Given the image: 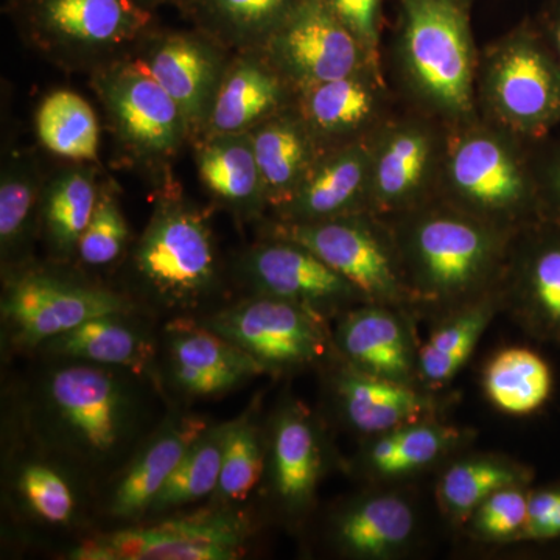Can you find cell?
<instances>
[{
  "label": "cell",
  "instance_id": "6da1fadb",
  "mask_svg": "<svg viewBox=\"0 0 560 560\" xmlns=\"http://www.w3.org/2000/svg\"><path fill=\"white\" fill-rule=\"evenodd\" d=\"M401 69L431 113L467 125L475 113L477 54L467 0H400Z\"/></svg>",
  "mask_w": 560,
  "mask_h": 560
},
{
  "label": "cell",
  "instance_id": "7a4b0ae2",
  "mask_svg": "<svg viewBox=\"0 0 560 560\" xmlns=\"http://www.w3.org/2000/svg\"><path fill=\"white\" fill-rule=\"evenodd\" d=\"M486 108L514 138L540 140L560 125V61L544 35L521 28L482 62Z\"/></svg>",
  "mask_w": 560,
  "mask_h": 560
},
{
  "label": "cell",
  "instance_id": "3957f363",
  "mask_svg": "<svg viewBox=\"0 0 560 560\" xmlns=\"http://www.w3.org/2000/svg\"><path fill=\"white\" fill-rule=\"evenodd\" d=\"M444 178L456 200L485 215H522L539 209L530 162L506 135L460 127L448 139Z\"/></svg>",
  "mask_w": 560,
  "mask_h": 560
},
{
  "label": "cell",
  "instance_id": "277c9868",
  "mask_svg": "<svg viewBox=\"0 0 560 560\" xmlns=\"http://www.w3.org/2000/svg\"><path fill=\"white\" fill-rule=\"evenodd\" d=\"M140 278L168 302H191L213 285L217 257L206 217L179 201L154 210L136 249Z\"/></svg>",
  "mask_w": 560,
  "mask_h": 560
},
{
  "label": "cell",
  "instance_id": "5b68a950",
  "mask_svg": "<svg viewBox=\"0 0 560 560\" xmlns=\"http://www.w3.org/2000/svg\"><path fill=\"white\" fill-rule=\"evenodd\" d=\"M248 525L230 511H208L117 530L84 541L70 558L79 560H234L245 552Z\"/></svg>",
  "mask_w": 560,
  "mask_h": 560
},
{
  "label": "cell",
  "instance_id": "8992f818",
  "mask_svg": "<svg viewBox=\"0 0 560 560\" xmlns=\"http://www.w3.org/2000/svg\"><path fill=\"white\" fill-rule=\"evenodd\" d=\"M18 13L40 47L73 58L119 50L153 21L138 0H20Z\"/></svg>",
  "mask_w": 560,
  "mask_h": 560
},
{
  "label": "cell",
  "instance_id": "52a82bcc",
  "mask_svg": "<svg viewBox=\"0 0 560 560\" xmlns=\"http://www.w3.org/2000/svg\"><path fill=\"white\" fill-rule=\"evenodd\" d=\"M261 50H267L268 62L296 90L366 70L377 75L359 39L327 0H301Z\"/></svg>",
  "mask_w": 560,
  "mask_h": 560
},
{
  "label": "cell",
  "instance_id": "ba28073f",
  "mask_svg": "<svg viewBox=\"0 0 560 560\" xmlns=\"http://www.w3.org/2000/svg\"><path fill=\"white\" fill-rule=\"evenodd\" d=\"M499 254L495 234L456 212H430L412 224L408 257L420 291L447 298L477 285Z\"/></svg>",
  "mask_w": 560,
  "mask_h": 560
},
{
  "label": "cell",
  "instance_id": "9c48e42d",
  "mask_svg": "<svg viewBox=\"0 0 560 560\" xmlns=\"http://www.w3.org/2000/svg\"><path fill=\"white\" fill-rule=\"evenodd\" d=\"M119 138L143 158H168L190 135L189 124L143 61L110 66L95 79Z\"/></svg>",
  "mask_w": 560,
  "mask_h": 560
},
{
  "label": "cell",
  "instance_id": "30bf717a",
  "mask_svg": "<svg viewBox=\"0 0 560 560\" xmlns=\"http://www.w3.org/2000/svg\"><path fill=\"white\" fill-rule=\"evenodd\" d=\"M47 399L58 427L92 458L116 451L130 430V394L109 372L81 364L55 372Z\"/></svg>",
  "mask_w": 560,
  "mask_h": 560
},
{
  "label": "cell",
  "instance_id": "8fae6325",
  "mask_svg": "<svg viewBox=\"0 0 560 560\" xmlns=\"http://www.w3.org/2000/svg\"><path fill=\"white\" fill-rule=\"evenodd\" d=\"M209 329L234 342L265 368L308 363L324 350L318 313L280 298L242 302L217 315Z\"/></svg>",
  "mask_w": 560,
  "mask_h": 560
},
{
  "label": "cell",
  "instance_id": "7c38bea8",
  "mask_svg": "<svg viewBox=\"0 0 560 560\" xmlns=\"http://www.w3.org/2000/svg\"><path fill=\"white\" fill-rule=\"evenodd\" d=\"M128 308L127 302L108 290L47 275L22 276L11 283L2 304L3 318L21 342L32 346L60 337L86 320L124 315Z\"/></svg>",
  "mask_w": 560,
  "mask_h": 560
},
{
  "label": "cell",
  "instance_id": "4fadbf2b",
  "mask_svg": "<svg viewBox=\"0 0 560 560\" xmlns=\"http://www.w3.org/2000/svg\"><path fill=\"white\" fill-rule=\"evenodd\" d=\"M279 235L312 250L370 300H399L400 280L393 257L363 221L345 215L311 223H289L279 228Z\"/></svg>",
  "mask_w": 560,
  "mask_h": 560
},
{
  "label": "cell",
  "instance_id": "5bb4252c",
  "mask_svg": "<svg viewBox=\"0 0 560 560\" xmlns=\"http://www.w3.org/2000/svg\"><path fill=\"white\" fill-rule=\"evenodd\" d=\"M143 62L178 103L190 135L206 127L224 73L215 44L205 36L173 33L154 40Z\"/></svg>",
  "mask_w": 560,
  "mask_h": 560
},
{
  "label": "cell",
  "instance_id": "9a60e30c",
  "mask_svg": "<svg viewBox=\"0 0 560 560\" xmlns=\"http://www.w3.org/2000/svg\"><path fill=\"white\" fill-rule=\"evenodd\" d=\"M246 272L264 296L298 302L316 311L349 300L355 287L300 243L257 246L245 261Z\"/></svg>",
  "mask_w": 560,
  "mask_h": 560
},
{
  "label": "cell",
  "instance_id": "2e32d148",
  "mask_svg": "<svg viewBox=\"0 0 560 560\" xmlns=\"http://www.w3.org/2000/svg\"><path fill=\"white\" fill-rule=\"evenodd\" d=\"M372 145L346 143L318 160L282 210L289 223L352 215L370 198Z\"/></svg>",
  "mask_w": 560,
  "mask_h": 560
},
{
  "label": "cell",
  "instance_id": "e0dca14e",
  "mask_svg": "<svg viewBox=\"0 0 560 560\" xmlns=\"http://www.w3.org/2000/svg\"><path fill=\"white\" fill-rule=\"evenodd\" d=\"M440 147L433 132L418 121L396 125L372 145L370 200L378 209L410 205L436 168Z\"/></svg>",
  "mask_w": 560,
  "mask_h": 560
},
{
  "label": "cell",
  "instance_id": "ac0fdd59",
  "mask_svg": "<svg viewBox=\"0 0 560 560\" xmlns=\"http://www.w3.org/2000/svg\"><path fill=\"white\" fill-rule=\"evenodd\" d=\"M173 377L191 396H217L265 370L260 361L205 327L176 324L171 329Z\"/></svg>",
  "mask_w": 560,
  "mask_h": 560
},
{
  "label": "cell",
  "instance_id": "d6986e66",
  "mask_svg": "<svg viewBox=\"0 0 560 560\" xmlns=\"http://www.w3.org/2000/svg\"><path fill=\"white\" fill-rule=\"evenodd\" d=\"M287 80L270 62L241 58L224 69L210 109L209 136L249 132L282 109Z\"/></svg>",
  "mask_w": 560,
  "mask_h": 560
},
{
  "label": "cell",
  "instance_id": "ffe728a7",
  "mask_svg": "<svg viewBox=\"0 0 560 560\" xmlns=\"http://www.w3.org/2000/svg\"><path fill=\"white\" fill-rule=\"evenodd\" d=\"M298 91V114L318 142L359 135L381 114L382 80L370 70Z\"/></svg>",
  "mask_w": 560,
  "mask_h": 560
},
{
  "label": "cell",
  "instance_id": "44dd1931",
  "mask_svg": "<svg viewBox=\"0 0 560 560\" xmlns=\"http://www.w3.org/2000/svg\"><path fill=\"white\" fill-rule=\"evenodd\" d=\"M267 202L283 208L318 160V140L300 114H276L249 131Z\"/></svg>",
  "mask_w": 560,
  "mask_h": 560
},
{
  "label": "cell",
  "instance_id": "7402d4cb",
  "mask_svg": "<svg viewBox=\"0 0 560 560\" xmlns=\"http://www.w3.org/2000/svg\"><path fill=\"white\" fill-rule=\"evenodd\" d=\"M346 418L364 433H389L419 422L430 404L405 382L353 368L338 382Z\"/></svg>",
  "mask_w": 560,
  "mask_h": 560
},
{
  "label": "cell",
  "instance_id": "603a6c76",
  "mask_svg": "<svg viewBox=\"0 0 560 560\" xmlns=\"http://www.w3.org/2000/svg\"><path fill=\"white\" fill-rule=\"evenodd\" d=\"M206 431L200 419H183L147 445L114 490L110 511L117 518H136L149 511L190 445Z\"/></svg>",
  "mask_w": 560,
  "mask_h": 560
},
{
  "label": "cell",
  "instance_id": "cb8c5ba5",
  "mask_svg": "<svg viewBox=\"0 0 560 560\" xmlns=\"http://www.w3.org/2000/svg\"><path fill=\"white\" fill-rule=\"evenodd\" d=\"M340 345L353 368L405 382L412 370L410 342L396 316L383 308L350 313L340 329Z\"/></svg>",
  "mask_w": 560,
  "mask_h": 560
},
{
  "label": "cell",
  "instance_id": "d4e9b609",
  "mask_svg": "<svg viewBox=\"0 0 560 560\" xmlns=\"http://www.w3.org/2000/svg\"><path fill=\"white\" fill-rule=\"evenodd\" d=\"M197 167L206 189L226 205L253 210L267 202L249 132L209 136L198 147Z\"/></svg>",
  "mask_w": 560,
  "mask_h": 560
},
{
  "label": "cell",
  "instance_id": "484cf974",
  "mask_svg": "<svg viewBox=\"0 0 560 560\" xmlns=\"http://www.w3.org/2000/svg\"><path fill=\"white\" fill-rule=\"evenodd\" d=\"M217 43L264 49L301 0H180Z\"/></svg>",
  "mask_w": 560,
  "mask_h": 560
},
{
  "label": "cell",
  "instance_id": "4316f807",
  "mask_svg": "<svg viewBox=\"0 0 560 560\" xmlns=\"http://www.w3.org/2000/svg\"><path fill=\"white\" fill-rule=\"evenodd\" d=\"M320 448L304 412L287 411L279 419L272 444V471L280 499L290 508L307 506L320 474Z\"/></svg>",
  "mask_w": 560,
  "mask_h": 560
},
{
  "label": "cell",
  "instance_id": "83f0119b",
  "mask_svg": "<svg viewBox=\"0 0 560 560\" xmlns=\"http://www.w3.org/2000/svg\"><path fill=\"white\" fill-rule=\"evenodd\" d=\"M485 388L490 401L514 416L530 415L550 399L552 374L547 361L529 349H506L486 370Z\"/></svg>",
  "mask_w": 560,
  "mask_h": 560
},
{
  "label": "cell",
  "instance_id": "f1b7e54d",
  "mask_svg": "<svg viewBox=\"0 0 560 560\" xmlns=\"http://www.w3.org/2000/svg\"><path fill=\"white\" fill-rule=\"evenodd\" d=\"M412 528L410 504L396 495H381L350 510L341 518L338 537L353 555L382 558L410 539Z\"/></svg>",
  "mask_w": 560,
  "mask_h": 560
},
{
  "label": "cell",
  "instance_id": "f546056e",
  "mask_svg": "<svg viewBox=\"0 0 560 560\" xmlns=\"http://www.w3.org/2000/svg\"><path fill=\"white\" fill-rule=\"evenodd\" d=\"M36 132L51 153L75 162L94 161L101 127L90 103L72 91H55L40 103Z\"/></svg>",
  "mask_w": 560,
  "mask_h": 560
},
{
  "label": "cell",
  "instance_id": "4dcf8cb0",
  "mask_svg": "<svg viewBox=\"0 0 560 560\" xmlns=\"http://www.w3.org/2000/svg\"><path fill=\"white\" fill-rule=\"evenodd\" d=\"M120 315L86 320L75 329L47 341L50 352L58 355L140 370L150 357L149 342L139 331L121 323Z\"/></svg>",
  "mask_w": 560,
  "mask_h": 560
},
{
  "label": "cell",
  "instance_id": "1f68e13d",
  "mask_svg": "<svg viewBox=\"0 0 560 560\" xmlns=\"http://www.w3.org/2000/svg\"><path fill=\"white\" fill-rule=\"evenodd\" d=\"M101 191L91 168H70L51 179L43 200L44 224L54 249L70 256L94 215Z\"/></svg>",
  "mask_w": 560,
  "mask_h": 560
},
{
  "label": "cell",
  "instance_id": "d6a6232c",
  "mask_svg": "<svg viewBox=\"0 0 560 560\" xmlns=\"http://www.w3.org/2000/svg\"><path fill=\"white\" fill-rule=\"evenodd\" d=\"M522 287L526 311L537 329L560 341V224L548 221L526 253Z\"/></svg>",
  "mask_w": 560,
  "mask_h": 560
},
{
  "label": "cell",
  "instance_id": "836d02e7",
  "mask_svg": "<svg viewBox=\"0 0 560 560\" xmlns=\"http://www.w3.org/2000/svg\"><path fill=\"white\" fill-rule=\"evenodd\" d=\"M228 425L206 430L162 486L150 511H167L205 499L219 488Z\"/></svg>",
  "mask_w": 560,
  "mask_h": 560
},
{
  "label": "cell",
  "instance_id": "e575fe53",
  "mask_svg": "<svg viewBox=\"0 0 560 560\" xmlns=\"http://www.w3.org/2000/svg\"><path fill=\"white\" fill-rule=\"evenodd\" d=\"M492 318V307L480 304L460 313L431 335L420 350V372L430 385L451 382L464 366Z\"/></svg>",
  "mask_w": 560,
  "mask_h": 560
},
{
  "label": "cell",
  "instance_id": "d590c367",
  "mask_svg": "<svg viewBox=\"0 0 560 560\" xmlns=\"http://www.w3.org/2000/svg\"><path fill=\"white\" fill-rule=\"evenodd\" d=\"M526 475L515 467L489 459L456 463L445 471L440 497L445 511L456 521L469 517L497 490L525 485Z\"/></svg>",
  "mask_w": 560,
  "mask_h": 560
},
{
  "label": "cell",
  "instance_id": "8d00e7d4",
  "mask_svg": "<svg viewBox=\"0 0 560 560\" xmlns=\"http://www.w3.org/2000/svg\"><path fill=\"white\" fill-rule=\"evenodd\" d=\"M456 441L451 429L404 427L389 431L371 448V466L383 475H401L434 463Z\"/></svg>",
  "mask_w": 560,
  "mask_h": 560
},
{
  "label": "cell",
  "instance_id": "74e56055",
  "mask_svg": "<svg viewBox=\"0 0 560 560\" xmlns=\"http://www.w3.org/2000/svg\"><path fill=\"white\" fill-rule=\"evenodd\" d=\"M39 198V178L31 162L10 161L0 179V243L2 253L20 248Z\"/></svg>",
  "mask_w": 560,
  "mask_h": 560
},
{
  "label": "cell",
  "instance_id": "f35d334b",
  "mask_svg": "<svg viewBox=\"0 0 560 560\" xmlns=\"http://www.w3.org/2000/svg\"><path fill=\"white\" fill-rule=\"evenodd\" d=\"M264 470V452L259 433L249 420L228 425L219 493L223 499L243 500L260 480Z\"/></svg>",
  "mask_w": 560,
  "mask_h": 560
},
{
  "label": "cell",
  "instance_id": "ab89813d",
  "mask_svg": "<svg viewBox=\"0 0 560 560\" xmlns=\"http://www.w3.org/2000/svg\"><path fill=\"white\" fill-rule=\"evenodd\" d=\"M128 242V224L119 202L102 190L94 215L81 235L79 254L84 264L102 267L117 259Z\"/></svg>",
  "mask_w": 560,
  "mask_h": 560
},
{
  "label": "cell",
  "instance_id": "60d3db41",
  "mask_svg": "<svg viewBox=\"0 0 560 560\" xmlns=\"http://www.w3.org/2000/svg\"><path fill=\"white\" fill-rule=\"evenodd\" d=\"M529 497L523 485L497 490L475 511V529L490 540H521L528 522Z\"/></svg>",
  "mask_w": 560,
  "mask_h": 560
},
{
  "label": "cell",
  "instance_id": "b9f144b4",
  "mask_svg": "<svg viewBox=\"0 0 560 560\" xmlns=\"http://www.w3.org/2000/svg\"><path fill=\"white\" fill-rule=\"evenodd\" d=\"M22 495L33 511L50 523L68 522L72 515L73 495L68 482L57 471L39 464H31L22 470L20 478Z\"/></svg>",
  "mask_w": 560,
  "mask_h": 560
},
{
  "label": "cell",
  "instance_id": "7bdbcfd3",
  "mask_svg": "<svg viewBox=\"0 0 560 560\" xmlns=\"http://www.w3.org/2000/svg\"><path fill=\"white\" fill-rule=\"evenodd\" d=\"M342 24L359 39L374 72L381 75V25L383 0H327Z\"/></svg>",
  "mask_w": 560,
  "mask_h": 560
},
{
  "label": "cell",
  "instance_id": "ee69618b",
  "mask_svg": "<svg viewBox=\"0 0 560 560\" xmlns=\"http://www.w3.org/2000/svg\"><path fill=\"white\" fill-rule=\"evenodd\" d=\"M560 537V486L533 492L528 522L521 540H551Z\"/></svg>",
  "mask_w": 560,
  "mask_h": 560
},
{
  "label": "cell",
  "instance_id": "f6af8a7d",
  "mask_svg": "<svg viewBox=\"0 0 560 560\" xmlns=\"http://www.w3.org/2000/svg\"><path fill=\"white\" fill-rule=\"evenodd\" d=\"M536 180L539 209L548 221L560 224V143L541 151L539 160L530 164Z\"/></svg>",
  "mask_w": 560,
  "mask_h": 560
},
{
  "label": "cell",
  "instance_id": "bcb514c9",
  "mask_svg": "<svg viewBox=\"0 0 560 560\" xmlns=\"http://www.w3.org/2000/svg\"><path fill=\"white\" fill-rule=\"evenodd\" d=\"M548 46L555 51L556 57L560 61V5L552 11L550 20H548L547 31L544 35Z\"/></svg>",
  "mask_w": 560,
  "mask_h": 560
},
{
  "label": "cell",
  "instance_id": "7dc6e473",
  "mask_svg": "<svg viewBox=\"0 0 560 560\" xmlns=\"http://www.w3.org/2000/svg\"><path fill=\"white\" fill-rule=\"evenodd\" d=\"M138 2L151 10L154 5H158V3L164 2V0H138Z\"/></svg>",
  "mask_w": 560,
  "mask_h": 560
}]
</instances>
